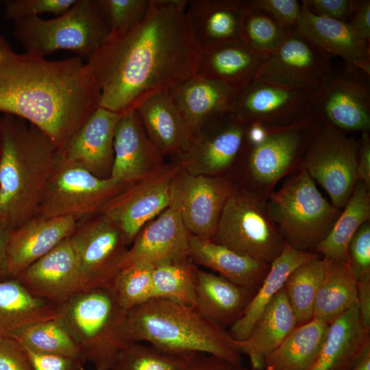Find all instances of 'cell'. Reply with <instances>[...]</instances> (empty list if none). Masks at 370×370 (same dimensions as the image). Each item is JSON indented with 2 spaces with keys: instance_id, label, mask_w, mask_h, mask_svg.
Returning a JSON list of instances; mask_svg holds the SVG:
<instances>
[{
  "instance_id": "obj_5",
  "label": "cell",
  "mask_w": 370,
  "mask_h": 370,
  "mask_svg": "<svg viewBox=\"0 0 370 370\" xmlns=\"http://www.w3.org/2000/svg\"><path fill=\"white\" fill-rule=\"evenodd\" d=\"M58 317L95 370H109L118 354L134 343L127 310L110 287L81 291L59 306Z\"/></svg>"
},
{
  "instance_id": "obj_14",
  "label": "cell",
  "mask_w": 370,
  "mask_h": 370,
  "mask_svg": "<svg viewBox=\"0 0 370 370\" xmlns=\"http://www.w3.org/2000/svg\"><path fill=\"white\" fill-rule=\"evenodd\" d=\"M321 90L286 87L254 79L238 92L230 113L245 125L291 124L314 114Z\"/></svg>"
},
{
  "instance_id": "obj_23",
  "label": "cell",
  "mask_w": 370,
  "mask_h": 370,
  "mask_svg": "<svg viewBox=\"0 0 370 370\" xmlns=\"http://www.w3.org/2000/svg\"><path fill=\"white\" fill-rule=\"evenodd\" d=\"M295 28L325 55L339 56L369 76V42L358 36L347 22L314 14L301 2Z\"/></svg>"
},
{
  "instance_id": "obj_51",
  "label": "cell",
  "mask_w": 370,
  "mask_h": 370,
  "mask_svg": "<svg viewBox=\"0 0 370 370\" xmlns=\"http://www.w3.org/2000/svg\"><path fill=\"white\" fill-rule=\"evenodd\" d=\"M177 370H250L229 360L205 353H195Z\"/></svg>"
},
{
  "instance_id": "obj_11",
  "label": "cell",
  "mask_w": 370,
  "mask_h": 370,
  "mask_svg": "<svg viewBox=\"0 0 370 370\" xmlns=\"http://www.w3.org/2000/svg\"><path fill=\"white\" fill-rule=\"evenodd\" d=\"M359 141L331 125L322 124L307 147L297 167L319 183L331 204L342 210L356 182Z\"/></svg>"
},
{
  "instance_id": "obj_32",
  "label": "cell",
  "mask_w": 370,
  "mask_h": 370,
  "mask_svg": "<svg viewBox=\"0 0 370 370\" xmlns=\"http://www.w3.org/2000/svg\"><path fill=\"white\" fill-rule=\"evenodd\" d=\"M369 346L370 331L361 323L357 304L329 325L311 370H351Z\"/></svg>"
},
{
  "instance_id": "obj_8",
  "label": "cell",
  "mask_w": 370,
  "mask_h": 370,
  "mask_svg": "<svg viewBox=\"0 0 370 370\" xmlns=\"http://www.w3.org/2000/svg\"><path fill=\"white\" fill-rule=\"evenodd\" d=\"M211 241L269 264L286 242L269 215L267 197L238 186L222 210Z\"/></svg>"
},
{
  "instance_id": "obj_42",
  "label": "cell",
  "mask_w": 370,
  "mask_h": 370,
  "mask_svg": "<svg viewBox=\"0 0 370 370\" xmlns=\"http://www.w3.org/2000/svg\"><path fill=\"white\" fill-rule=\"evenodd\" d=\"M193 354L173 353L147 343L134 342L118 354L109 370H177Z\"/></svg>"
},
{
  "instance_id": "obj_25",
  "label": "cell",
  "mask_w": 370,
  "mask_h": 370,
  "mask_svg": "<svg viewBox=\"0 0 370 370\" xmlns=\"http://www.w3.org/2000/svg\"><path fill=\"white\" fill-rule=\"evenodd\" d=\"M160 154L148 138L135 110L122 114L114 132L110 177L130 184L151 171L150 167L156 166Z\"/></svg>"
},
{
  "instance_id": "obj_49",
  "label": "cell",
  "mask_w": 370,
  "mask_h": 370,
  "mask_svg": "<svg viewBox=\"0 0 370 370\" xmlns=\"http://www.w3.org/2000/svg\"><path fill=\"white\" fill-rule=\"evenodd\" d=\"M301 2L314 14L348 22L352 0H303Z\"/></svg>"
},
{
  "instance_id": "obj_13",
  "label": "cell",
  "mask_w": 370,
  "mask_h": 370,
  "mask_svg": "<svg viewBox=\"0 0 370 370\" xmlns=\"http://www.w3.org/2000/svg\"><path fill=\"white\" fill-rule=\"evenodd\" d=\"M180 165L156 168L140 180L127 184L99 212L123 234L129 245L142 228L171 203V185Z\"/></svg>"
},
{
  "instance_id": "obj_2",
  "label": "cell",
  "mask_w": 370,
  "mask_h": 370,
  "mask_svg": "<svg viewBox=\"0 0 370 370\" xmlns=\"http://www.w3.org/2000/svg\"><path fill=\"white\" fill-rule=\"evenodd\" d=\"M101 92L79 56L60 60L13 50L0 36V112L21 118L62 149L99 106Z\"/></svg>"
},
{
  "instance_id": "obj_43",
  "label": "cell",
  "mask_w": 370,
  "mask_h": 370,
  "mask_svg": "<svg viewBox=\"0 0 370 370\" xmlns=\"http://www.w3.org/2000/svg\"><path fill=\"white\" fill-rule=\"evenodd\" d=\"M153 267L148 264L133 265L120 271L113 279L110 287L125 310H129L152 299Z\"/></svg>"
},
{
  "instance_id": "obj_6",
  "label": "cell",
  "mask_w": 370,
  "mask_h": 370,
  "mask_svg": "<svg viewBox=\"0 0 370 370\" xmlns=\"http://www.w3.org/2000/svg\"><path fill=\"white\" fill-rule=\"evenodd\" d=\"M267 207L285 241L308 252H313L326 237L341 212L322 195L307 171L299 167L279 190L269 194Z\"/></svg>"
},
{
  "instance_id": "obj_44",
  "label": "cell",
  "mask_w": 370,
  "mask_h": 370,
  "mask_svg": "<svg viewBox=\"0 0 370 370\" xmlns=\"http://www.w3.org/2000/svg\"><path fill=\"white\" fill-rule=\"evenodd\" d=\"M150 0H97L99 14L109 34H121L145 16Z\"/></svg>"
},
{
  "instance_id": "obj_28",
  "label": "cell",
  "mask_w": 370,
  "mask_h": 370,
  "mask_svg": "<svg viewBox=\"0 0 370 370\" xmlns=\"http://www.w3.org/2000/svg\"><path fill=\"white\" fill-rule=\"evenodd\" d=\"M298 326L283 288L266 306L249 336L238 341L242 354L249 359L253 370H264L267 356Z\"/></svg>"
},
{
  "instance_id": "obj_18",
  "label": "cell",
  "mask_w": 370,
  "mask_h": 370,
  "mask_svg": "<svg viewBox=\"0 0 370 370\" xmlns=\"http://www.w3.org/2000/svg\"><path fill=\"white\" fill-rule=\"evenodd\" d=\"M347 65L342 75L333 73L322 88L313 114L323 124L343 132H370L369 84L358 69Z\"/></svg>"
},
{
  "instance_id": "obj_40",
  "label": "cell",
  "mask_w": 370,
  "mask_h": 370,
  "mask_svg": "<svg viewBox=\"0 0 370 370\" xmlns=\"http://www.w3.org/2000/svg\"><path fill=\"white\" fill-rule=\"evenodd\" d=\"M325 271L324 259L317 258L296 268L284 284L283 289L298 325L312 319L315 297Z\"/></svg>"
},
{
  "instance_id": "obj_56",
  "label": "cell",
  "mask_w": 370,
  "mask_h": 370,
  "mask_svg": "<svg viewBox=\"0 0 370 370\" xmlns=\"http://www.w3.org/2000/svg\"><path fill=\"white\" fill-rule=\"evenodd\" d=\"M351 370H370V346L365 350Z\"/></svg>"
},
{
  "instance_id": "obj_15",
  "label": "cell",
  "mask_w": 370,
  "mask_h": 370,
  "mask_svg": "<svg viewBox=\"0 0 370 370\" xmlns=\"http://www.w3.org/2000/svg\"><path fill=\"white\" fill-rule=\"evenodd\" d=\"M236 186L225 177L192 175L180 169L171 185V204L190 235L211 240Z\"/></svg>"
},
{
  "instance_id": "obj_29",
  "label": "cell",
  "mask_w": 370,
  "mask_h": 370,
  "mask_svg": "<svg viewBox=\"0 0 370 370\" xmlns=\"http://www.w3.org/2000/svg\"><path fill=\"white\" fill-rule=\"evenodd\" d=\"M188 256L195 265L210 269L232 283L256 293L270 268L267 262L192 235Z\"/></svg>"
},
{
  "instance_id": "obj_39",
  "label": "cell",
  "mask_w": 370,
  "mask_h": 370,
  "mask_svg": "<svg viewBox=\"0 0 370 370\" xmlns=\"http://www.w3.org/2000/svg\"><path fill=\"white\" fill-rule=\"evenodd\" d=\"M12 338L31 351L71 357L86 362L75 341L58 317L29 325Z\"/></svg>"
},
{
  "instance_id": "obj_20",
  "label": "cell",
  "mask_w": 370,
  "mask_h": 370,
  "mask_svg": "<svg viewBox=\"0 0 370 370\" xmlns=\"http://www.w3.org/2000/svg\"><path fill=\"white\" fill-rule=\"evenodd\" d=\"M190 234L176 208L169 206L156 219L147 223L127 249L119 264V271L140 264L158 262L189 256Z\"/></svg>"
},
{
  "instance_id": "obj_9",
  "label": "cell",
  "mask_w": 370,
  "mask_h": 370,
  "mask_svg": "<svg viewBox=\"0 0 370 370\" xmlns=\"http://www.w3.org/2000/svg\"><path fill=\"white\" fill-rule=\"evenodd\" d=\"M127 185L111 177H97L58 155L36 216L79 220L99 212Z\"/></svg>"
},
{
  "instance_id": "obj_16",
  "label": "cell",
  "mask_w": 370,
  "mask_h": 370,
  "mask_svg": "<svg viewBox=\"0 0 370 370\" xmlns=\"http://www.w3.org/2000/svg\"><path fill=\"white\" fill-rule=\"evenodd\" d=\"M332 73L330 58L296 28H289L262 61L254 79L286 87L321 90Z\"/></svg>"
},
{
  "instance_id": "obj_46",
  "label": "cell",
  "mask_w": 370,
  "mask_h": 370,
  "mask_svg": "<svg viewBox=\"0 0 370 370\" xmlns=\"http://www.w3.org/2000/svg\"><path fill=\"white\" fill-rule=\"evenodd\" d=\"M347 260L357 281L370 277V221L365 222L352 237L347 249Z\"/></svg>"
},
{
  "instance_id": "obj_24",
  "label": "cell",
  "mask_w": 370,
  "mask_h": 370,
  "mask_svg": "<svg viewBox=\"0 0 370 370\" xmlns=\"http://www.w3.org/2000/svg\"><path fill=\"white\" fill-rule=\"evenodd\" d=\"M193 136L210 120L230 112L238 92L221 82L193 75L169 89Z\"/></svg>"
},
{
  "instance_id": "obj_34",
  "label": "cell",
  "mask_w": 370,
  "mask_h": 370,
  "mask_svg": "<svg viewBox=\"0 0 370 370\" xmlns=\"http://www.w3.org/2000/svg\"><path fill=\"white\" fill-rule=\"evenodd\" d=\"M58 315V306L34 297L16 278L0 279V338Z\"/></svg>"
},
{
  "instance_id": "obj_41",
  "label": "cell",
  "mask_w": 370,
  "mask_h": 370,
  "mask_svg": "<svg viewBox=\"0 0 370 370\" xmlns=\"http://www.w3.org/2000/svg\"><path fill=\"white\" fill-rule=\"evenodd\" d=\"M286 28L247 1L239 26V40L257 54L267 57L284 38Z\"/></svg>"
},
{
  "instance_id": "obj_54",
  "label": "cell",
  "mask_w": 370,
  "mask_h": 370,
  "mask_svg": "<svg viewBox=\"0 0 370 370\" xmlns=\"http://www.w3.org/2000/svg\"><path fill=\"white\" fill-rule=\"evenodd\" d=\"M358 306L361 323L370 331V277L358 281Z\"/></svg>"
},
{
  "instance_id": "obj_48",
  "label": "cell",
  "mask_w": 370,
  "mask_h": 370,
  "mask_svg": "<svg viewBox=\"0 0 370 370\" xmlns=\"http://www.w3.org/2000/svg\"><path fill=\"white\" fill-rule=\"evenodd\" d=\"M0 370H35L27 352L14 338H0Z\"/></svg>"
},
{
  "instance_id": "obj_10",
  "label": "cell",
  "mask_w": 370,
  "mask_h": 370,
  "mask_svg": "<svg viewBox=\"0 0 370 370\" xmlns=\"http://www.w3.org/2000/svg\"><path fill=\"white\" fill-rule=\"evenodd\" d=\"M314 114L275 129L261 143L249 147L245 153L249 190L265 197L276 184L295 171L310 142L322 125Z\"/></svg>"
},
{
  "instance_id": "obj_19",
  "label": "cell",
  "mask_w": 370,
  "mask_h": 370,
  "mask_svg": "<svg viewBox=\"0 0 370 370\" xmlns=\"http://www.w3.org/2000/svg\"><path fill=\"white\" fill-rule=\"evenodd\" d=\"M14 278L34 297L58 306L82 291L77 262L69 238Z\"/></svg>"
},
{
  "instance_id": "obj_45",
  "label": "cell",
  "mask_w": 370,
  "mask_h": 370,
  "mask_svg": "<svg viewBox=\"0 0 370 370\" xmlns=\"http://www.w3.org/2000/svg\"><path fill=\"white\" fill-rule=\"evenodd\" d=\"M76 0H6L4 15L15 21L20 18L38 16L43 13L60 15L66 12Z\"/></svg>"
},
{
  "instance_id": "obj_1",
  "label": "cell",
  "mask_w": 370,
  "mask_h": 370,
  "mask_svg": "<svg viewBox=\"0 0 370 370\" xmlns=\"http://www.w3.org/2000/svg\"><path fill=\"white\" fill-rule=\"evenodd\" d=\"M186 0H150L127 32L108 34L86 61L100 88L99 107L123 114L195 75L201 53Z\"/></svg>"
},
{
  "instance_id": "obj_17",
  "label": "cell",
  "mask_w": 370,
  "mask_h": 370,
  "mask_svg": "<svg viewBox=\"0 0 370 370\" xmlns=\"http://www.w3.org/2000/svg\"><path fill=\"white\" fill-rule=\"evenodd\" d=\"M247 125L230 112L206 123L180 155L182 169L192 175L219 176L236 162L245 146Z\"/></svg>"
},
{
  "instance_id": "obj_35",
  "label": "cell",
  "mask_w": 370,
  "mask_h": 370,
  "mask_svg": "<svg viewBox=\"0 0 370 370\" xmlns=\"http://www.w3.org/2000/svg\"><path fill=\"white\" fill-rule=\"evenodd\" d=\"M323 258L325 271L315 297L312 319L330 325L358 304V281L346 262Z\"/></svg>"
},
{
  "instance_id": "obj_52",
  "label": "cell",
  "mask_w": 370,
  "mask_h": 370,
  "mask_svg": "<svg viewBox=\"0 0 370 370\" xmlns=\"http://www.w3.org/2000/svg\"><path fill=\"white\" fill-rule=\"evenodd\" d=\"M361 38L369 41L370 1L352 0V11L347 22Z\"/></svg>"
},
{
  "instance_id": "obj_57",
  "label": "cell",
  "mask_w": 370,
  "mask_h": 370,
  "mask_svg": "<svg viewBox=\"0 0 370 370\" xmlns=\"http://www.w3.org/2000/svg\"><path fill=\"white\" fill-rule=\"evenodd\" d=\"M1 125H2V116H0V146H1Z\"/></svg>"
},
{
  "instance_id": "obj_3",
  "label": "cell",
  "mask_w": 370,
  "mask_h": 370,
  "mask_svg": "<svg viewBox=\"0 0 370 370\" xmlns=\"http://www.w3.org/2000/svg\"><path fill=\"white\" fill-rule=\"evenodd\" d=\"M58 158V147L44 132L21 118L2 116L1 222L14 230L36 216Z\"/></svg>"
},
{
  "instance_id": "obj_47",
  "label": "cell",
  "mask_w": 370,
  "mask_h": 370,
  "mask_svg": "<svg viewBox=\"0 0 370 370\" xmlns=\"http://www.w3.org/2000/svg\"><path fill=\"white\" fill-rule=\"evenodd\" d=\"M249 2L283 27H296L301 2L297 0H249Z\"/></svg>"
},
{
  "instance_id": "obj_38",
  "label": "cell",
  "mask_w": 370,
  "mask_h": 370,
  "mask_svg": "<svg viewBox=\"0 0 370 370\" xmlns=\"http://www.w3.org/2000/svg\"><path fill=\"white\" fill-rule=\"evenodd\" d=\"M197 269L189 256L154 264L152 299H167L195 306Z\"/></svg>"
},
{
  "instance_id": "obj_4",
  "label": "cell",
  "mask_w": 370,
  "mask_h": 370,
  "mask_svg": "<svg viewBox=\"0 0 370 370\" xmlns=\"http://www.w3.org/2000/svg\"><path fill=\"white\" fill-rule=\"evenodd\" d=\"M132 339L177 354L205 353L242 363L238 341L193 306L151 299L127 310Z\"/></svg>"
},
{
  "instance_id": "obj_26",
  "label": "cell",
  "mask_w": 370,
  "mask_h": 370,
  "mask_svg": "<svg viewBox=\"0 0 370 370\" xmlns=\"http://www.w3.org/2000/svg\"><path fill=\"white\" fill-rule=\"evenodd\" d=\"M265 58L240 40L214 45L201 49L195 75L240 92L254 79Z\"/></svg>"
},
{
  "instance_id": "obj_27",
  "label": "cell",
  "mask_w": 370,
  "mask_h": 370,
  "mask_svg": "<svg viewBox=\"0 0 370 370\" xmlns=\"http://www.w3.org/2000/svg\"><path fill=\"white\" fill-rule=\"evenodd\" d=\"M147 136L161 153L181 155L193 135L173 102L169 90L156 92L136 108Z\"/></svg>"
},
{
  "instance_id": "obj_55",
  "label": "cell",
  "mask_w": 370,
  "mask_h": 370,
  "mask_svg": "<svg viewBox=\"0 0 370 370\" xmlns=\"http://www.w3.org/2000/svg\"><path fill=\"white\" fill-rule=\"evenodd\" d=\"M12 231V228L0 221V279L7 276V252Z\"/></svg>"
},
{
  "instance_id": "obj_33",
  "label": "cell",
  "mask_w": 370,
  "mask_h": 370,
  "mask_svg": "<svg viewBox=\"0 0 370 370\" xmlns=\"http://www.w3.org/2000/svg\"><path fill=\"white\" fill-rule=\"evenodd\" d=\"M317 258V254L296 249L286 241L281 254L270 264L267 274L243 316L230 327L232 336L237 341L245 340L266 306L283 288L288 275L299 266Z\"/></svg>"
},
{
  "instance_id": "obj_7",
  "label": "cell",
  "mask_w": 370,
  "mask_h": 370,
  "mask_svg": "<svg viewBox=\"0 0 370 370\" xmlns=\"http://www.w3.org/2000/svg\"><path fill=\"white\" fill-rule=\"evenodd\" d=\"M13 34L26 52L45 57L66 49L87 61L101 46L109 31L99 14L97 0H76L56 18L32 16L14 21Z\"/></svg>"
},
{
  "instance_id": "obj_22",
  "label": "cell",
  "mask_w": 370,
  "mask_h": 370,
  "mask_svg": "<svg viewBox=\"0 0 370 370\" xmlns=\"http://www.w3.org/2000/svg\"><path fill=\"white\" fill-rule=\"evenodd\" d=\"M77 221L70 216L52 218L34 216L12 230L7 252V277L16 278L67 239Z\"/></svg>"
},
{
  "instance_id": "obj_31",
  "label": "cell",
  "mask_w": 370,
  "mask_h": 370,
  "mask_svg": "<svg viewBox=\"0 0 370 370\" xmlns=\"http://www.w3.org/2000/svg\"><path fill=\"white\" fill-rule=\"evenodd\" d=\"M243 0H190L186 12L194 36L203 48L239 40Z\"/></svg>"
},
{
  "instance_id": "obj_50",
  "label": "cell",
  "mask_w": 370,
  "mask_h": 370,
  "mask_svg": "<svg viewBox=\"0 0 370 370\" xmlns=\"http://www.w3.org/2000/svg\"><path fill=\"white\" fill-rule=\"evenodd\" d=\"M25 349L35 370H84V362L78 359Z\"/></svg>"
},
{
  "instance_id": "obj_36",
  "label": "cell",
  "mask_w": 370,
  "mask_h": 370,
  "mask_svg": "<svg viewBox=\"0 0 370 370\" xmlns=\"http://www.w3.org/2000/svg\"><path fill=\"white\" fill-rule=\"evenodd\" d=\"M329 325L312 319L300 324L265 359L264 370H311Z\"/></svg>"
},
{
  "instance_id": "obj_12",
  "label": "cell",
  "mask_w": 370,
  "mask_h": 370,
  "mask_svg": "<svg viewBox=\"0 0 370 370\" xmlns=\"http://www.w3.org/2000/svg\"><path fill=\"white\" fill-rule=\"evenodd\" d=\"M69 240L77 262L82 291L110 287L129 245L120 229L97 212L78 220Z\"/></svg>"
},
{
  "instance_id": "obj_37",
  "label": "cell",
  "mask_w": 370,
  "mask_h": 370,
  "mask_svg": "<svg viewBox=\"0 0 370 370\" xmlns=\"http://www.w3.org/2000/svg\"><path fill=\"white\" fill-rule=\"evenodd\" d=\"M369 220L370 190L364 182L358 180L331 230L313 252L321 254L323 258L347 262V249L352 237L362 224Z\"/></svg>"
},
{
  "instance_id": "obj_21",
  "label": "cell",
  "mask_w": 370,
  "mask_h": 370,
  "mask_svg": "<svg viewBox=\"0 0 370 370\" xmlns=\"http://www.w3.org/2000/svg\"><path fill=\"white\" fill-rule=\"evenodd\" d=\"M121 115L99 106L58 151L59 156L97 177H110L114 132Z\"/></svg>"
},
{
  "instance_id": "obj_53",
  "label": "cell",
  "mask_w": 370,
  "mask_h": 370,
  "mask_svg": "<svg viewBox=\"0 0 370 370\" xmlns=\"http://www.w3.org/2000/svg\"><path fill=\"white\" fill-rule=\"evenodd\" d=\"M359 141L358 164L356 168L357 180H360L370 190V133H361Z\"/></svg>"
},
{
  "instance_id": "obj_30",
  "label": "cell",
  "mask_w": 370,
  "mask_h": 370,
  "mask_svg": "<svg viewBox=\"0 0 370 370\" xmlns=\"http://www.w3.org/2000/svg\"><path fill=\"white\" fill-rule=\"evenodd\" d=\"M255 293L218 274L197 270L195 307L223 328H230L241 318Z\"/></svg>"
}]
</instances>
